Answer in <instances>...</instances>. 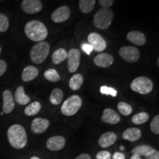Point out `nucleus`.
<instances>
[{"label": "nucleus", "mask_w": 159, "mask_h": 159, "mask_svg": "<svg viewBox=\"0 0 159 159\" xmlns=\"http://www.w3.org/2000/svg\"><path fill=\"white\" fill-rule=\"evenodd\" d=\"M49 126V121L43 118H35L31 123V130L35 134H42Z\"/></svg>", "instance_id": "ddd939ff"}, {"label": "nucleus", "mask_w": 159, "mask_h": 159, "mask_svg": "<svg viewBox=\"0 0 159 159\" xmlns=\"http://www.w3.org/2000/svg\"><path fill=\"white\" fill-rule=\"evenodd\" d=\"M25 33L29 39L35 42L43 41L48 35V30L46 26L37 20H33L26 24Z\"/></svg>", "instance_id": "f257e3e1"}, {"label": "nucleus", "mask_w": 159, "mask_h": 159, "mask_svg": "<svg viewBox=\"0 0 159 159\" xmlns=\"http://www.w3.org/2000/svg\"><path fill=\"white\" fill-rule=\"evenodd\" d=\"M102 120L108 124L116 125L120 122V116L113 109L106 108L102 113Z\"/></svg>", "instance_id": "dca6fc26"}, {"label": "nucleus", "mask_w": 159, "mask_h": 159, "mask_svg": "<svg viewBox=\"0 0 159 159\" xmlns=\"http://www.w3.org/2000/svg\"><path fill=\"white\" fill-rule=\"evenodd\" d=\"M75 159H91V156H89V154L83 153V154L80 155L79 156H77V158Z\"/></svg>", "instance_id": "ea45409f"}, {"label": "nucleus", "mask_w": 159, "mask_h": 159, "mask_svg": "<svg viewBox=\"0 0 159 159\" xmlns=\"http://www.w3.org/2000/svg\"><path fill=\"white\" fill-rule=\"evenodd\" d=\"M114 57L108 53H100L94 59V64L101 68H108L114 63Z\"/></svg>", "instance_id": "f8f14e48"}, {"label": "nucleus", "mask_w": 159, "mask_h": 159, "mask_svg": "<svg viewBox=\"0 0 159 159\" xmlns=\"http://www.w3.org/2000/svg\"><path fill=\"white\" fill-rule=\"evenodd\" d=\"M116 141V135L113 132H106L99 138V145L102 148H106L114 144Z\"/></svg>", "instance_id": "a211bd4d"}, {"label": "nucleus", "mask_w": 159, "mask_h": 159, "mask_svg": "<svg viewBox=\"0 0 159 159\" xmlns=\"http://www.w3.org/2000/svg\"><path fill=\"white\" fill-rule=\"evenodd\" d=\"M3 98V113L8 114L13 111L15 107L14 99L12 93L9 90L4 91L2 94Z\"/></svg>", "instance_id": "2eb2a0df"}, {"label": "nucleus", "mask_w": 159, "mask_h": 159, "mask_svg": "<svg viewBox=\"0 0 159 159\" xmlns=\"http://www.w3.org/2000/svg\"><path fill=\"white\" fill-rule=\"evenodd\" d=\"M119 54L123 60L128 63H136L140 56L139 49L134 47H123L119 49Z\"/></svg>", "instance_id": "0eeeda50"}, {"label": "nucleus", "mask_w": 159, "mask_h": 159, "mask_svg": "<svg viewBox=\"0 0 159 159\" xmlns=\"http://www.w3.org/2000/svg\"><path fill=\"white\" fill-rule=\"evenodd\" d=\"M7 139L10 144L16 149H22L27 143L25 129L20 125H13L7 130Z\"/></svg>", "instance_id": "f03ea898"}, {"label": "nucleus", "mask_w": 159, "mask_h": 159, "mask_svg": "<svg viewBox=\"0 0 159 159\" xmlns=\"http://www.w3.org/2000/svg\"><path fill=\"white\" fill-rule=\"evenodd\" d=\"M130 88L135 92L141 94H150L153 89V83L148 77L142 76L136 77L131 82Z\"/></svg>", "instance_id": "39448f33"}, {"label": "nucleus", "mask_w": 159, "mask_h": 159, "mask_svg": "<svg viewBox=\"0 0 159 159\" xmlns=\"http://www.w3.org/2000/svg\"><path fill=\"white\" fill-rule=\"evenodd\" d=\"M89 43L92 47L93 50L98 52L104 51L107 47L106 41L100 35L97 33H91L88 36Z\"/></svg>", "instance_id": "6e6552de"}, {"label": "nucleus", "mask_w": 159, "mask_h": 159, "mask_svg": "<svg viewBox=\"0 0 159 159\" xmlns=\"http://www.w3.org/2000/svg\"><path fill=\"white\" fill-rule=\"evenodd\" d=\"M96 0H80L79 8L83 13H89L94 9Z\"/></svg>", "instance_id": "b1692460"}, {"label": "nucleus", "mask_w": 159, "mask_h": 159, "mask_svg": "<svg viewBox=\"0 0 159 159\" xmlns=\"http://www.w3.org/2000/svg\"><path fill=\"white\" fill-rule=\"evenodd\" d=\"M114 2V0H99V3L102 8H109Z\"/></svg>", "instance_id": "f704fd0d"}, {"label": "nucleus", "mask_w": 159, "mask_h": 159, "mask_svg": "<svg viewBox=\"0 0 159 159\" xmlns=\"http://www.w3.org/2000/svg\"><path fill=\"white\" fill-rule=\"evenodd\" d=\"M127 39L134 44L138 46L144 45L146 43V36L144 33L139 31H131L127 35Z\"/></svg>", "instance_id": "f3484780"}, {"label": "nucleus", "mask_w": 159, "mask_h": 159, "mask_svg": "<svg viewBox=\"0 0 159 159\" xmlns=\"http://www.w3.org/2000/svg\"><path fill=\"white\" fill-rule=\"evenodd\" d=\"M70 14V9L67 6H61L53 12L51 19L55 23H62L69 19Z\"/></svg>", "instance_id": "9b49d317"}, {"label": "nucleus", "mask_w": 159, "mask_h": 159, "mask_svg": "<svg viewBox=\"0 0 159 159\" xmlns=\"http://www.w3.org/2000/svg\"><path fill=\"white\" fill-rule=\"evenodd\" d=\"M44 77L47 80L53 83L58 82L60 79H61V77H60L58 72L54 69H47L44 72Z\"/></svg>", "instance_id": "cd10ccee"}, {"label": "nucleus", "mask_w": 159, "mask_h": 159, "mask_svg": "<svg viewBox=\"0 0 159 159\" xmlns=\"http://www.w3.org/2000/svg\"><path fill=\"white\" fill-rule=\"evenodd\" d=\"M81 48H82V50L85 53H86L87 55H90L91 52L93 51L92 47L89 43H83L82 46H81Z\"/></svg>", "instance_id": "c9c22d12"}, {"label": "nucleus", "mask_w": 159, "mask_h": 159, "mask_svg": "<svg viewBox=\"0 0 159 159\" xmlns=\"http://www.w3.org/2000/svg\"><path fill=\"white\" fill-rule=\"evenodd\" d=\"M117 108H118L119 112L124 116H129L133 111L132 107L128 103L124 102H119L118 105H117Z\"/></svg>", "instance_id": "c756f323"}, {"label": "nucleus", "mask_w": 159, "mask_h": 159, "mask_svg": "<svg viewBox=\"0 0 159 159\" xmlns=\"http://www.w3.org/2000/svg\"><path fill=\"white\" fill-rule=\"evenodd\" d=\"M9 27V20L7 16L0 13V33H4L7 30Z\"/></svg>", "instance_id": "7c9ffc66"}, {"label": "nucleus", "mask_w": 159, "mask_h": 159, "mask_svg": "<svg viewBox=\"0 0 159 159\" xmlns=\"http://www.w3.org/2000/svg\"><path fill=\"white\" fill-rule=\"evenodd\" d=\"M41 108V103L39 102H33L27 105L25 109V114L27 116H34L39 112Z\"/></svg>", "instance_id": "bb28decb"}, {"label": "nucleus", "mask_w": 159, "mask_h": 159, "mask_svg": "<svg viewBox=\"0 0 159 159\" xmlns=\"http://www.w3.org/2000/svg\"><path fill=\"white\" fill-rule=\"evenodd\" d=\"M155 150L153 148H152L151 146L146 144H142L139 145V146L136 147L133 149L132 152L133 154L138 155L139 156H147L149 154H150L151 152H152Z\"/></svg>", "instance_id": "4be33fe9"}, {"label": "nucleus", "mask_w": 159, "mask_h": 159, "mask_svg": "<svg viewBox=\"0 0 159 159\" xmlns=\"http://www.w3.org/2000/svg\"><path fill=\"white\" fill-rule=\"evenodd\" d=\"M0 1H3V0H0Z\"/></svg>", "instance_id": "a18cd8bd"}, {"label": "nucleus", "mask_w": 159, "mask_h": 159, "mask_svg": "<svg viewBox=\"0 0 159 159\" xmlns=\"http://www.w3.org/2000/svg\"><path fill=\"white\" fill-rule=\"evenodd\" d=\"M63 97V93L61 89H55L52 91L50 97H49V101L52 105H57L62 102Z\"/></svg>", "instance_id": "a878e982"}, {"label": "nucleus", "mask_w": 159, "mask_h": 159, "mask_svg": "<svg viewBox=\"0 0 159 159\" xmlns=\"http://www.w3.org/2000/svg\"><path fill=\"white\" fill-rule=\"evenodd\" d=\"M97 159H111V153L108 151H100L97 154Z\"/></svg>", "instance_id": "72a5a7b5"}, {"label": "nucleus", "mask_w": 159, "mask_h": 159, "mask_svg": "<svg viewBox=\"0 0 159 159\" xmlns=\"http://www.w3.org/2000/svg\"><path fill=\"white\" fill-rule=\"evenodd\" d=\"M83 80H84V78H83L82 75L75 74L71 77L70 80H69V87L73 91L78 90L82 86Z\"/></svg>", "instance_id": "5701e85b"}, {"label": "nucleus", "mask_w": 159, "mask_h": 159, "mask_svg": "<svg viewBox=\"0 0 159 159\" xmlns=\"http://www.w3.org/2000/svg\"><path fill=\"white\" fill-rule=\"evenodd\" d=\"M68 56V52L63 48L57 49L56 51L54 52L52 54V62L55 64H59V63H62L67 58Z\"/></svg>", "instance_id": "393cba45"}, {"label": "nucleus", "mask_w": 159, "mask_h": 159, "mask_svg": "<svg viewBox=\"0 0 159 159\" xmlns=\"http://www.w3.org/2000/svg\"><path fill=\"white\" fill-rule=\"evenodd\" d=\"M149 119V114L148 113L141 112L134 115L132 118V122L135 125H142L148 122Z\"/></svg>", "instance_id": "c85d7f7f"}, {"label": "nucleus", "mask_w": 159, "mask_h": 159, "mask_svg": "<svg viewBox=\"0 0 159 159\" xmlns=\"http://www.w3.org/2000/svg\"><path fill=\"white\" fill-rule=\"evenodd\" d=\"M50 46L46 41L38 42L30 50V59L34 63L40 64L45 61L48 56Z\"/></svg>", "instance_id": "20e7f679"}, {"label": "nucleus", "mask_w": 159, "mask_h": 159, "mask_svg": "<svg viewBox=\"0 0 159 159\" xmlns=\"http://www.w3.org/2000/svg\"><path fill=\"white\" fill-rule=\"evenodd\" d=\"M42 7V2L40 0H23L21 2V9L27 14L39 13Z\"/></svg>", "instance_id": "1a4fd4ad"}, {"label": "nucleus", "mask_w": 159, "mask_h": 159, "mask_svg": "<svg viewBox=\"0 0 159 159\" xmlns=\"http://www.w3.org/2000/svg\"><path fill=\"white\" fill-rule=\"evenodd\" d=\"M30 159H40V158H38V157H35V156H34V157H32V158H31Z\"/></svg>", "instance_id": "79ce46f5"}, {"label": "nucleus", "mask_w": 159, "mask_h": 159, "mask_svg": "<svg viewBox=\"0 0 159 159\" xmlns=\"http://www.w3.org/2000/svg\"><path fill=\"white\" fill-rule=\"evenodd\" d=\"M146 159H159V152L155 150L153 152H151L148 156H145Z\"/></svg>", "instance_id": "4c0bfd02"}, {"label": "nucleus", "mask_w": 159, "mask_h": 159, "mask_svg": "<svg viewBox=\"0 0 159 159\" xmlns=\"http://www.w3.org/2000/svg\"><path fill=\"white\" fill-rule=\"evenodd\" d=\"M101 94L105 95H111L112 97H116L117 91L114 88L106 86V85H102L100 87Z\"/></svg>", "instance_id": "2f4dec72"}, {"label": "nucleus", "mask_w": 159, "mask_h": 159, "mask_svg": "<svg viewBox=\"0 0 159 159\" xmlns=\"http://www.w3.org/2000/svg\"><path fill=\"white\" fill-rule=\"evenodd\" d=\"M150 130L155 134H159V116L156 115L153 117L150 123Z\"/></svg>", "instance_id": "473e14b6"}, {"label": "nucleus", "mask_w": 159, "mask_h": 159, "mask_svg": "<svg viewBox=\"0 0 159 159\" xmlns=\"http://www.w3.org/2000/svg\"><path fill=\"white\" fill-rule=\"evenodd\" d=\"M112 159H125V155L122 152H114V154L113 155Z\"/></svg>", "instance_id": "58836bf2"}, {"label": "nucleus", "mask_w": 159, "mask_h": 159, "mask_svg": "<svg viewBox=\"0 0 159 159\" xmlns=\"http://www.w3.org/2000/svg\"><path fill=\"white\" fill-rule=\"evenodd\" d=\"M7 63L3 60H0V77L5 74V72L7 70Z\"/></svg>", "instance_id": "e433bc0d"}, {"label": "nucleus", "mask_w": 159, "mask_h": 159, "mask_svg": "<svg viewBox=\"0 0 159 159\" xmlns=\"http://www.w3.org/2000/svg\"><path fill=\"white\" fill-rule=\"evenodd\" d=\"M1 52H2V48L1 47H0V54H1Z\"/></svg>", "instance_id": "c03bdc74"}, {"label": "nucleus", "mask_w": 159, "mask_h": 159, "mask_svg": "<svg viewBox=\"0 0 159 159\" xmlns=\"http://www.w3.org/2000/svg\"><path fill=\"white\" fill-rule=\"evenodd\" d=\"M80 52L77 49H71L68 52V69L71 73L77 70L80 62Z\"/></svg>", "instance_id": "9d476101"}, {"label": "nucleus", "mask_w": 159, "mask_h": 159, "mask_svg": "<svg viewBox=\"0 0 159 159\" xmlns=\"http://www.w3.org/2000/svg\"><path fill=\"white\" fill-rule=\"evenodd\" d=\"M142 136V132L139 128H130L125 130L123 133L122 137L125 140L130 141V142H136L138 141Z\"/></svg>", "instance_id": "aec40b11"}, {"label": "nucleus", "mask_w": 159, "mask_h": 159, "mask_svg": "<svg viewBox=\"0 0 159 159\" xmlns=\"http://www.w3.org/2000/svg\"><path fill=\"white\" fill-rule=\"evenodd\" d=\"M82 105V99L78 95H72L69 97L61 106V112L65 116H71L77 114Z\"/></svg>", "instance_id": "423d86ee"}, {"label": "nucleus", "mask_w": 159, "mask_h": 159, "mask_svg": "<svg viewBox=\"0 0 159 159\" xmlns=\"http://www.w3.org/2000/svg\"><path fill=\"white\" fill-rule=\"evenodd\" d=\"M130 159H141V157L139 156L138 155H136V154H133L132 157H131Z\"/></svg>", "instance_id": "a19ab883"}, {"label": "nucleus", "mask_w": 159, "mask_h": 159, "mask_svg": "<svg viewBox=\"0 0 159 159\" xmlns=\"http://www.w3.org/2000/svg\"><path fill=\"white\" fill-rule=\"evenodd\" d=\"M66 144L64 137L61 136H55L50 137L47 142V147L52 151H57L62 150Z\"/></svg>", "instance_id": "4468645a"}, {"label": "nucleus", "mask_w": 159, "mask_h": 159, "mask_svg": "<svg viewBox=\"0 0 159 159\" xmlns=\"http://www.w3.org/2000/svg\"><path fill=\"white\" fill-rule=\"evenodd\" d=\"M120 150H125V148L123 146H121L120 147Z\"/></svg>", "instance_id": "37998d69"}, {"label": "nucleus", "mask_w": 159, "mask_h": 159, "mask_svg": "<svg viewBox=\"0 0 159 159\" xmlns=\"http://www.w3.org/2000/svg\"><path fill=\"white\" fill-rule=\"evenodd\" d=\"M114 19V12L109 8L99 10L94 15V25L99 30H105L110 27Z\"/></svg>", "instance_id": "7ed1b4c3"}, {"label": "nucleus", "mask_w": 159, "mask_h": 159, "mask_svg": "<svg viewBox=\"0 0 159 159\" xmlns=\"http://www.w3.org/2000/svg\"><path fill=\"white\" fill-rule=\"evenodd\" d=\"M39 74V71L36 67L33 66H28L25 67L22 71L21 78L25 82H30L36 78Z\"/></svg>", "instance_id": "6ab92c4d"}, {"label": "nucleus", "mask_w": 159, "mask_h": 159, "mask_svg": "<svg viewBox=\"0 0 159 159\" xmlns=\"http://www.w3.org/2000/svg\"><path fill=\"white\" fill-rule=\"evenodd\" d=\"M15 99L18 104L25 105L30 102V98L25 94L23 86H19L15 93Z\"/></svg>", "instance_id": "412c9836"}]
</instances>
